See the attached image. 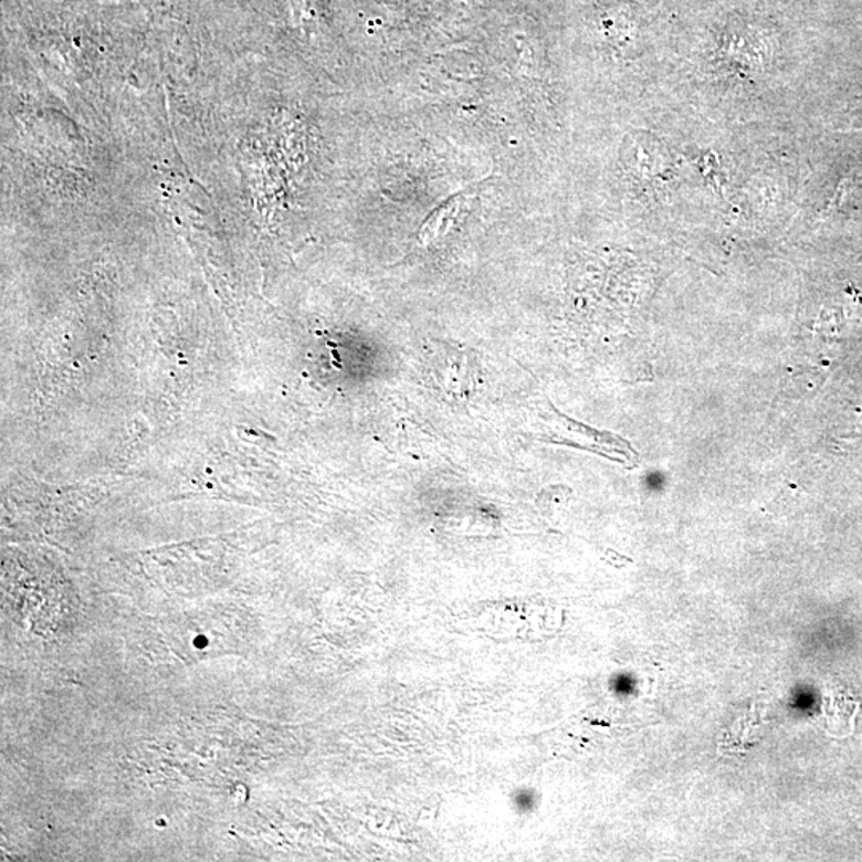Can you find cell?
Returning a JSON list of instances; mask_svg holds the SVG:
<instances>
[{
  "label": "cell",
  "instance_id": "cell-1",
  "mask_svg": "<svg viewBox=\"0 0 862 862\" xmlns=\"http://www.w3.org/2000/svg\"><path fill=\"white\" fill-rule=\"evenodd\" d=\"M472 190H465V192H460L458 196L451 197V199L444 201V203L427 219L425 224H423L422 230H420V240H422L423 243H431L434 242V240L440 239L441 235H444V233L451 229L452 222L458 219L463 204L472 199Z\"/></svg>",
  "mask_w": 862,
  "mask_h": 862
}]
</instances>
